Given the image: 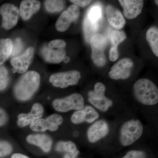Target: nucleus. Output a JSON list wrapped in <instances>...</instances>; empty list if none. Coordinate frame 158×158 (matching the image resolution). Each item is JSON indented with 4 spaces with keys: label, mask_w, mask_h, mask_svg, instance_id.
Segmentation results:
<instances>
[{
    "label": "nucleus",
    "mask_w": 158,
    "mask_h": 158,
    "mask_svg": "<svg viewBox=\"0 0 158 158\" xmlns=\"http://www.w3.org/2000/svg\"><path fill=\"white\" fill-rule=\"evenodd\" d=\"M133 65L134 62L130 58L120 59L112 66L109 76L113 80L127 79L131 75Z\"/></svg>",
    "instance_id": "obj_10"
},
{
    "label": "nucleus",
    "mask_w": 158,
    "mask_h": 158,
    "mask_svg": "<svg viewBox=\"0 0 158 158\" xmlns=\"http://www.w3.org/2000/svg\"><path fill=\"white\" fill-rule=\"evenodd\" d=\"M65 2L63 1L57 0H48L44 2L45 9L50 13L60 12L65 7Z\"/></svg>",
    "instance_id": "obj_24"
},
{
    "label": "nucleus",
    "mask_w": 158,
    "mask_h": 158,
    "mask_svg": "<svg viewBox=\"0 0 158 158\" xmlns=\"http://www.w3.org/2000/svg\"><path fill=\"white\" fill-rule=\"evenodd\" d=\"M12 152V146L9 142L0 141V157L9 155Z\"/></svg>",
    "instance_id": "obj_28"
},
{
    "label": "nucleus",
    "mask_w": 158,
    "mask_h": 158,
    "mask_svg": "<svg viewBox=\"0 0 158 158\" xmlns=\"http://www.w3.org/2000/svg\"><path fill=\"white\" fill-rule=\"evenodd\" d=\"M99 116L98 113L92 107L87 106L75 112L71 120L74 124H79L84 122L91 123L97 119Z\"/></svg>",
    "instance_id": "obj_13"
},
{
    "label": "nucleus",
    "mask_w": 158,
    "mask_h": 158,
    "mask_svg": "<svg viewBox=\"0 0 158 158\" xmlns=\"http://www.w3.org/2000/svg\"><path fill=\"white\" fill-rule=\"evenodd\" d=\"M30 127L34 131L43 132L48 130L54 131L58 130L59 127L55 124L49 116L46 118H40L33 122Z\"/></svg>",
    "instance_id": "obj_20"
},
{
    "label": "nucleus",
    "mask_w": 158,
    "mask_h": 158,
    "mask_svg": "<svg viewBox=\"0 0 158 158\" xmlns=\"http://www.w3.org/2000/svg\"><path fill=\"white\" fill-rule=\"evenodd\" d=\"M92 54L91 58L97 66L102 67L106 64V58L104 51L107 45L106 37L101 34L94 35L90 41Z\"/></svg>",
    "instance_id": "obj_6"
},
{
    "label": "nucleus",
    "mask_w": 158,
    "mask_h": 158,
    "mask_svg": "<svg viewBox=\"0 0 158 158\" xmlns=\"http://www.w3.org/2000/svg\"><path fill=\"white\" fill-rule=\"evenodd\" d=\"M40 2L36 0H24L20 4L19 14L24 20H28L37 13L40 8Z\"/></svg>",
    "instance_id": "obj_18"
},
{
    "label": "nucleus",
    "mask_w": 158,
    "mask_h": 158,
    "mask_svg": "<svg viewBox=\"0 0 158 158\" xmlns=\"http://www.w3.org/2000/svg\"><path fill=\"white\" fill-rule=\"evenodd\" d=\"M27 141L30 144L40 147L45 152L50 150L52 144L50 137L43 134L30 135L27 137Z\"/></svg>",
    "instance_id": "obj_19"
},
{
    "label": "nucleus",
    "mask_w": 158,
    "mask_h": 158,
    "mask_svg": "<svg viewBox=\"0 0 158 158\" xmlns=\"http://www.w3.org/2000/svg\"><path fill=\"white\" fill-rule=\"evenodd\" d=\"M109 130V126L105 120L95 122L88 129L87 133L88 140L91 143L99 141L107 135Z\"/></svg>",
    "instance_id": "obj_16"
},
{
    "label": "nucleus",
    "mask_w": 158,
    "mask_h": 158,
    "mask_svg": "<svg viewBox=\"0 0 158 158\" xmlns=\"http://www.w3.org/2000/svg\"><path fill=\"white\" fill-rule=\"evenodd\" d=\"M134 92L136 98L143 104L153 106L158 103V88L149 79L138 80L134 84Z\"/></svg>",
    "instance_id": "obj_2"
},
{
    "label": "nucleus",
    "mask_w": 158,
    "mask_h": 158,
    "mask_svg": "<svg viewBox=\"0 0 158 158\" xmlns=\"http://www.w3.org/2000/svg\"><path fill=\"white\" fill-rule=\"evenodd\" d=\"M71 2L75 4L76 6H80V7H85V6H88V5L91 3L92 1H81V0H71L70 1Z\"/></svg>",
    "instance_id": "obj_33"
},
{
    "label": "nucleus",
    "mask_w": 158,
    "mask_h": 158,
    "mask_svg": "<svg viewBox=\"0 0 158 158\" xmlns=\"http://www.w3.org/2000/svg\"><path fill=\"white\" fill-rule=\"evenodd\" d=\"M145 154L140 151L131 150L128 152L123 158H144Z\"/></svg>",
    "instance_id": "obj_30"
},
{
    "label": "nucleus",
    "mask_w": 158,
    "mask_h": 158,
    "mask_svg": "<svg viewBox=\"0 0 158 158\" xmlns=\"http://www.w3.org/2000/svg\"><path fill=\"white\" fill-rule=\"evenodd\" d=\"M63 60H64V62H66H66H69V58H68V57H65V58H64V59H63Z\"/></svg>",
    "instance_id": "obj_38"
},
{
    "label": "nucleus",
    "mask_w": 158,
    "mask_h": 158,
    "mask_svg": "<svg viewBox=\"0 0 158 158\" xmlns=\"http://www.w3.org/2000/svg\"><path fill=\"white\" fill-rule=\"evenodd\" d=\"M44 113V108L40 104L35 103L30 113H21L18 116L17 124L20 127H24L31 124L33 122L41 118Z\"/></svg>",
    "instance_id": "obj_14"
},
{
    "label": "nucleus",
    "mask_w": 158,
    "mask_h": 158,
    "mask_svg": "<svg viewBox=\"0 0 158 158\" xmlns=\"http://www.w3.org/2000/svg\"><path fill=\"white\" fill-rule=\"evenodd\" d=\"M8 71L7 69L4 66L0 67V79L7 78Z\"/></svg>",
    "instance_id": "obj_34"
},
{
    "label": "nucleus",
    "mask_w": 158,
    "mask_h": 158,
    "mask_svg": "<svg viewBox=\"0 0 158 158\" xmlns=\"http://www.w3.org/2000/svg\"><path fill=\"white\" fill-rule=\"evenodd\" d=\"M13 42L9 38L0 39V65H2L11 56Z\"/></svg>",
    "instance_id": "obj_21"
},
{
    "label": "nucleus",
    "mask_w": 158,
    "mask_h": 158,
    "mask_svg": "<svg viewBox=\"0 0 158 158\" xmlns=\"http://www.w3.org/2000/svg\"><path fill=\"white\" fill-rule=\"evenodd\" d=\"M8 117L5 110L0 108V127L6 124L8 121Z\"/></svg>",
    "instance_id": "obj_32"
},
{
    "label": "nucleus",
    "mask_w": 158,
    "mask_h": 158,
    "mask_svg": "<svg viewBox=\"0 0 158 158\" xmlns=\"http://www.w3.org/2000/svg\"><path fill=\"white\" fill-rule=\"evenodd\" d=\"M84 98L79 93H74L64 98L56 99L52 102L54 109L62 113L81 110L84 107Z\"/></svg>",
    "instance_id": "obj_5"
},
{
    "label": "nucleus",
    "mask_w": 158,
    "mask_h": 158,
    "mask_svg": "<svg viewBox=\"0 0 158 158\" xmlns=\"http://www.w3.org/2000/svg\"><path fill=\"white\" fill-rule=\"evenodd\" d=\"M108 22L115 29H121L124 27L126 21L121 12L113 6H108L105 9Z\"/></svg>",
    "instance_id": "obj_17"
},
{
    "label": "nucleus",
    "mask_w": 158,
    "mask_h": 158,
    "mask_svg": "<svg viewBox=\"0 0 158 158\" xmlns=\"http://www.w3.org/2000/svg\"><path fill=\"white\" fill-rule=\"evenodd\" d=\"M23 48V44L20 38H18L15 39L13 43L12 53L11 55L12 56L16 57L19 55Z\"/></svg>",
    "instance_id": "obj_29"
},
{
    "label": "nucleus",
    "mask_w": 158,
    "mask_h": 158,
    "mask_svg": "<svg viewBox=\"0 0 158 158\" xmlns=\"http://www.w3.org/2000/svg\"><path fill=\"white\" fill-rule=\"evenodd\" d=\"M81 77L79 71L72 70L54 73L50 77L49 81L54 87L65 88L77 85Z\"/></svg>",
    "instance_id": "obj_8"
},
{
    "label": "nucleus",
    "mask_w": 158,
    "mask_h": 158,
    "mask_svg": "<svg viewBox=\"0 0 158 158\" xmlns=\"http://www.w3.org/2000/svg\"><path fill=\"white\" fill-rule=\"evenodd\" d=\"M126 35L123 31L113 30L110 34V40L112 46L117 47L126 38Z\"/></svg>",
    "instance_id": "obj_25"
},
{
    "label": "nucleus",
    "mask_w": 158,
    "mask_h": 158,
    "mask_svg": "<svg viewBox=\"0 0 158 158\" xmlns=\"http://www.w3.org/2000/svg\"><path fill=\"white\" fill-rule=\"evenodd\" d=\"M40 77L34 71L27 72L19 79L14 88L16 98L25 101L31 98L39 88Z\"/></svg>",
    "instance_id": "obj_1"
},
{
    "label": "nucleus",
    "mask_w": 158,
    "mask_h": 158,
    "mask_svg": "<svg viewBox=\"0 0 158 158\" xmlns=\"http://www.w3.org/2000/svg\"><path fill=\"white\" fill-rule=\"evenodd\" d=\"M11 158H29L27 156L22 154L15 153L13 154Z\"/></svg>",
    "instance_id": "obj_37"
},
{
    "label": "nucleus",
    "mask_w": 158,
    "mask_h": 158,
    "mask_svg": "<svg viewBox=\"0 0 158 158\" xmlns=\"http://www.w3.org/2000/svg\"><path fill=\"white\" fill-rule=\"evenodd\" d=\"M80 15L78 7L75 5L69 6L67 10L63 11L56 23V27L59 32L66 31L71 23L77 19Z\"/></svg>",
    "instance_id": "obj_11"
},
{
    "label": "nucleus",
    "mask_w": 158,
    "mask_h": 158,
    "mask_svg": "<svg viewBox=\"0 0 158 158\" xmlns=\"http://www.w3.org/2000/svg\"><path fill=\"white\" fill-rule=\"evenodd\" d=\"M97 23L91 22L88 17L85 18L83 24V29L85 33V39L88 42H90L92 37L96 34L97 31Z\"/></svg>",
    "instance_id": "obj_23"
},
{
    "label": "nucleus",
    "mask_w": 158,
    "mask_h": 158,
    "mask_svg": "<svg viewBox=\"0 0 158 158\" xmlns=\"http://www.w3.org/2000/svg\"><path fill=\"white\" fill-rule=\"evenodd\" d=\"M101 16L102 11L100 7L98 6H95L89 10L87 17L91 22L97 23Z\"/></svg>",
    "instance_id": "obj_27"
},
{
    "label": "nucleus",
    "mask_w": 158,
    "mask_h": 158,
    "mask_svg": "<svg viewBox=\"0 0 158 158\" xmlns=\"http://www.w3.org/2000/svg\"><path fill=\"white\" fill-rule=\"evenodd\" d=\"M79 154V151L77 150L73 152L67 153L64 156V158H75Z\"/></svg>",
    "instance_id": "obj_36"
},
{
    "label": "nucleus",
    "mask_w": 158,
    "mask_h": 158,
    "mask_svg": "<svg viewBox=\"0 0 158 158\" xmlns=\"http://www.w3.org/2000/svg\"><path fill=\"white\" fill-rule=\"evenodd\" d=\"M57 151H65L68 152H73L77 150L76 144L70 141H59L56 146Z\"/></svg>",
    "instance_id": "obj_26"
},
{
    "label": "nucleus",
    "mask_w": 158,
    "mask_h": 158,
    "mask_svg": "<svg viewBox=\"0 0 158 158\" xmlns=\"http://www.w3.org/2000/svg\"><path fill=\"white\" fill-rule=\"evenodd\" d=\"M9 82V79H0V90H4L7 87Z\"/></svg>",
    "instance_id": "obj_35"
},
{
    "label": "nucleus",
    "mask_w": 158,
    "mask_h": 158,
    "mask_svg": "<svg viewBox=\"0 0 158 158\" xmlns=\"http://www.w3.org/2000/svg\"><path fill=\"white\" fill-rule=\"evenodd\" d=\"M106 88L100 82L97 83L94 86V90L88 92V100L94 107L106 112L113 105V102L105 95Z\"/></svg>",
    "instance_id": "obj_7"
},
{
    "label": "nucleus",
    "mask_w": 158,
    "mask_h": 158,
    "mask_svg": "<svg viewBox=\"0 0 158 158\" xmlns=\"http://www.w3.org/2000/svg\"><path fill=\"white\" fill-rule=\"evenodd\" d=\"M0 14L2 16L3 28L9 30L16 25L19 15V9L16 6L6 3L0 7Z\"/></svg>",
    "instance_id": "obj_9"
},
{
    "label": "nucleus",
    "mask_w": 158,
    "mask_h": 158,
    "mask_svg": "<svg viewBox=\"0 0 158 158\" xmlns=\"http://www.w3.org/2000/svg\"><path fill=\"white\" fill-rule=\"evenodd\" d=\"M118 52L117 47L112 46L109 52V59L111 61H116L118 58Z\"/></svg>",
    "instance_id": "obj_31"
},
{
    "label": "nucleus",
    "mask_w": 158,
    "mask_h": 158,
    "mask_svg": "<svg viewBox=\"0 0 158 158\" xmlns=\"http://www.w3.org/2000/svg\"><path fill=\"white\" fill-rule=\"evenodd\" d=\"M34 55V48L30 47L22 55L12 58L11 64L15 70L19 73L27 71L33 60Z\"/></svg>",
    "instance_id": "obj_12"
},
{
    "label": "nucleus",
    "mask_w": 158,
    "mask_h": 158,
    "mask_svg": "<svg viewBox=\"0 0 158 158\" xmlns=\"http://www.w3.org/2000/svg\"><path fill=\"white\" fill-rule=\"evenodd\" d=\"M158 1H155V2L156 3V4H157V5H158Z\"/></svg>",
    "instance_id": "obj_39"
},
{
    "label": "nucleus",
    "mask_w": 158,
    "mask_h": 158,
    "mask_svg": "<svg viewBox=\"0 0 158 158\" xmlns=\"http://www.w3.org/2000/svg\"><path fill=\"white\" fill-rule=\"evenodd\" d=\"M146 39L155 55L158 56V30L157 28L153 27L147 31Z\"/></svg>",
    "instance_id": "obj_22"
},
{
    "label": "nucleus",
    "mask_w": 158,
    "mask_h": 158,
    "mask_svg": "<svg viewBox=\"0 0 158 158\" xmlns=\"http://www.w3.org/2000/svg\"><path fill=\"white\" fill-rule=\"evenodd\" d=\"M66 43L62 40H54L48 45L44 46L40 51L41 56L46 62L51 63H59L65 57Z\"/></svg>",
    "instance_id": "obj_3"
},
{
    "label": "nucleus",
    "mask_w": 158,
    "mask_h": 158,
    "mask_svg": "<svg viewBox=\"0 0 158 158\" xmlns=\"http://www.w3.org/2000/svg\"><path fill=\"white\" fill-rule=\"evenodd\" d=\"M143 126L138 119H131L125 123L120 130V141L124 146L131 145L142 135Z\"/></svg>",
    "instance_id": "obj_4"
},
{
    "label": "nucleus",
    "mask_w": 158,
    "mask_h": 158,
    "mask_svg": "<svg viewBox=\"0 0 158 158\" xmlns=\"http://www.w3.org/2000/svg\"><path fill=\"white\" fill-rule=\"evenodd\" d=\"M123 9L125 17L128 19L135 18L142 11L144 1L142 0H119Z\"/></svg>",
    "instance_id": "obj_15"
}]
</instances>
